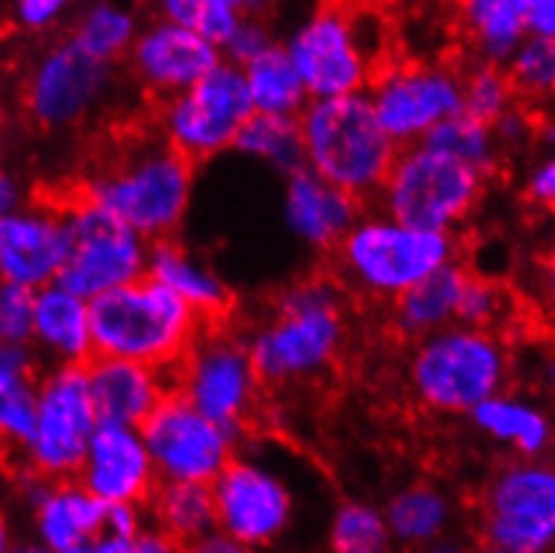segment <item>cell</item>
<instances>
[{"label": "cell", "mask_w": 555, "mask_h": 553, "mask_svg": "<svg viewBox=\"0 0 555 553\" xmlns=\"http://www.w3.org/2000/svg\"><path fill=\"white\" fill-rule=\"evenodd\" d=\"M524 16L529 36L555 38V0H529Z\"/></svg>", "instance_id": "cell-48"}, {"label": "cell", "mask_w": 555, "mask_h": 553, "mask_svg": "<svg viewBox=\"0 0 555 553\" xmlns=\"http://www.w3.org/2000/svg\"><path fill=\"white\" fill-rule=\"evenodd\" d=\"M467 420L480 438L515 456H547L555 446L551 409L507 387L480 400Z\"/></svg>", "instance_id": "cell-25"}, {"label": "cell", "mask_w": 555, "mask_h": 553, "mask_svg": "<svg viewBox=\"0 0 555 553\" xmlns=\"http://www.w3.org/2000/svg\"><path fill=\"white\" fill-rule=\"evenodd\" d=\"M94 355L172 371L207 320L151 274L89 301Z\"/></svg>", "instance_id": "cell-7"}, {"label": "cell", "mask_w": 555, "mask_h": 553, "mask_svg": "<svg viewBox=\"0 0 555 553\" xmlns=\"http://www.w3.org/2000/svg\"><path fill=\"white\" fill-rule=\"evenodd\" d=\"M145 516L167 532L178 549L194 551L207 535L218 529L209 484L158 481L145 505Z\"/></svg>", "instance_id": "cell-30"}, {"label": "cell", "mask_w": 555, "mask_h": 553, "mask_svg": "<svg viewBox=\"0 0 555 553\" xmlns=\"http://www.w3.org/2000/svg\"><path fill=\"white\" fill-rule=\"evenodd\" d=\"M196 165L162 134L138 138L100 169L81 194L132 226L149 242L178 236L191 213Z\"/></svg>", "instance_id": "cell-3"}, {"label": "cell", "mask_w": 555, "mask_h": 553, "mask_svg": "<svg viewBox=\"0 0 555 553\" xmlns=\"http://www.w3.org/2000/svg\"><path fill=\"white\" fill-rule=\"evenodd\" d=\"M169 374L175 393L202 414L240 430L255 420L266 389L245 333L231 329L229 320L204 325Z\"/></svg>", "instance_id": "cell-9"}, {"label": "cell", "mask_w": 555, "mask_h": 553, "mask_svg": "<svg viewBox=\"0 0 555 553\" xmlns=\"http://www.w3.org/2000/svg\"><path fill=\"white\" fill-rule=\"evenodd\" d=\"M327 545L336 553H384L392 549L384 507L365 500H344L327 522Z\"/></svg>", "instance_id": "cell-35"}, {"label": "cell", "mask_w": 555, "mask_h": 553, "mask_svg": "<svg viewBox=\"0 0 555 553\" xmlns=\"http://www.w3.org/2000/svg\"><path fill=\"white\" fill-rule=\"evenodd\" d=\"M78 481L105 505H149L158 476L143 430L100 422L87 446Z\"/></svg>", "instance_id": "cell-20"}, {"label": "cell", "mask_w": 555, "mask_h": 553, "mask_svg": "<svg viewBox=\"0 0 555 553\" xmlns=\"http://www.w3.org/2000/svg\"><path fill=\"white\" fill-rule=\"evenodd\" d=\"M467 274L469 269L456 258L389 301V323L395 333L405 342H416V338L454 325Z\"/></svg>", "instance_id": "cell-27"}, {"label": "cell", "mask_w": 555, "mask_h": 553, "mask_svg": "<svg viewBox=\"0 0 555 553\" xmlns=\"http://www.w3.org/2000/svg\"><path fill=\"white\" fill-rule=\"evenodd\" d=\"M38 369L0 363V446L25 449L36 425Z\"/></svg>", "instance_id": "cell-36"}, {"label": "cell", "mask_w": 555, "mask_h": 553, "mask_svg": "<svg viewBox=\"0 0 555 553\" xmlns=\"http://www.w3.org/2000/svg\"><path fill=\"white\" fill-rule=\"evenodd\" d=\"M524 0H454L456 27L475 60L505 65L526 33Z\"/></svg>", "instance_id": "cell-29"}, {"label": "cell", "mask_w": 555, "mask_h": 553, "mask_svg": "<svg viewBox=\"0 0 555 553\" xmlns=\"http://www.w3.org/2000/svg\"><path fill=\"white\" fill-rule=\"evenodd\" d=\"M245 338L266 389L320 380L347 349V287L322 274L291 282Z\"/></svg>", "instance_id": "cell-1"}, {"label": "cell", "mask_w": 555, "mask_h": 553, "mask_svg": "<svg viewBox=\"0 0 555 553\" xmlns=\"http://www.w3.org/2000/svg\"><path fill=\"white\" fill-rule=\"evenodd\" d=\"M250 116L253 103L242 67L220 60L189 89L162 100L156 129L175 151L202 165L234 151L236 134Z\"/></svg>", "instance_id": "cell-11"}, {"label": "cell", "mask_w": 555, "mask_h": 553, "mask_svg": "<svg viewBox=\"0 0 555 553\" xmlns=\"http://www.w3.org/2000/svg\"><path fill=\"white\" fill-rule=\"evenodd\" d=\"M98 425L87 365H49L38 380L36 425L22 449L30 473L49 481L76 478Z\"/></svg>", "instance_id": "cell-15"}, {"label": "cell", "mask_w": 555, "mask_h": 553, "mask_svg": "<svg viewBox=\"0 0 555 553\" xmlns=\"http://www.w3.org/2000/svg\"><path fill=\"white\" fill-rule=\"evenodd\" d=\"M76 0H11V14L22 30L43 33L65 20Z\"/></svg>", "instance_id": "cell-44"}, {"label": "cell", "mask_w": 555, "mask_h": 553, "mask_svg": "<svg viewBox=\"0 0 555 553\" xmlns=\"http://www.w3.org/2000/svg\"><path fill=\"white\" fill-rule=\"evenodd\" d=\"M274 41L276 38L263 14H242L231 36L220 43V54H223V60L242 67L258 54H263Z\"/></svg>", "instance_id": "cell-42"}, {"label": "cell", "mask_w": 555, "mask_h": 553, "mask_svg": "<svg viewBox=\"0 0 555 553\" xmlns=\"http://www.w3.org/2000/svg\"><path fill=\"white\" fill-rule=\"evenodd\" d=\"M25 202V191H22V183L9 172H0V218L9 216L11 210Z\"/></svg>", "instance_id": "cell-50"}, {"label": "cell", "mask_w": 555, "mask_h": 553, "mask_svg": "<svg viewBox=\"0 0 555 553\" xmlns=\"http://www.w3.org/2000/svg\"><path fill=\"white\" fill-rule=\"evenodd\" d=\"M89 393L100 422L143 427L156 406L172 393V374L158 365L94 355L87 363Z\"/></svg>", "instance_id": "cell-23"}, {"label": "cell", "mask_w": 555, "mask_h": 553, "mask_svg": "<svg viewBox=\"0 0 555 553\" xmlns=\"http://www.w3.org/2000/svg\"><path fill=\"white\" fill-rule=\"evenodd\" d=\"M38 549L49 553H94L107 505L78 478L49 481L33 473L27 489Z\"/></svg>", "instance_id": "cell-21"}, {"label": "cell", "mask_w": 555, "mask_h": 553, "mask_svg": "<svg viewBox=\"0 0 555 553\" xmlns=\"http://www.w3.org/2000/svg\"><path fill=\"white\" fill-rule=\"evenodd\" d=\"M478 532L494 553L555 551V462L515 456L496 467L478 500Z\"/></svg>", "instance_id": "cell-10"}, {"label": "cell", "mask_w": 555, "mask_h": 553, "mask_svg": "<svg viewBox=\"0 0 555 553\" xmlns=\"http://www.w3.org/2000/svg\"><path fill=\"white\" fill-rule=\"evenodd\" d=\"M362 202L338 185L327 183L311 169L285 175L282 221L293 240L317 256H331L352 223L360 218Z\"/></svg>", "instance_id": "cell-22"}, {"label": "cell", "mask_w": 555, "mask_h": 553, "mask_svg": "<svg viewBox=\"0 0 555 553\" xmlns=\"http://www.w3.org/2000/svg\"><path fill=\"white\" fill-rule=\"evenodd\" d=\"M234 9H240L242 14H269L271 9H276L280 0H229Z\"/></svg>", "instance_id": "cell-54"}, {"label": "cell", "mask_w": 555, "mask_h": 553, "mask_svg": "<svg viewBox=\"0 0 555 553\" xmlns=\"http://www.w3.org/2000/svg\"><path fill=\"white\" fill-rule=\"evenodd\" d=\"M534 121L537 118L531 116V113L526 111L520 103H515L513 108H507L494 124H491V127H494L500 149L502 151H518V149H524L526 143H531V140H534Z\"/></svg>", "instance_id": "cell-46"}, {"label": "cell", "mask_w": 555, "mask_h": 553, "mask_svg": "<svg viewBox=\"0 0 555 553\" xmlns=\"http://www.w3.org/2000/svg\"><path fill=\"white\" fill-rule=\"evenodd\" d=\"M169 551H178V545L172 543V538H169L167 532H162L153 522H145L143 529L138 532V538H134L132 553H169Z\"/></svg>", "instance_id": "cell-49"}, {"label": "cell", "mask_w": 555, "mask_h": 553, "mask_svg": "<svg viewBox=\"0 0 555 553\" xmlns=\"http://www.w3.org/2000/svg\"><path fill=\"white\" fill-rule=\"evenodd\" d=\"M113 83V65L94 60L73 38L54 43L33 65L25 103L36 124L65 129L100 108Z\"/></svg>", "instance_id": "cell-17"}, {"label": "cell", "mask_w": 555, "mask_h": 553, "mask_svg": "<svg viewBox=\"0 0 555 553\" xmlns=\"http://www.w3.org/2000/svg\"><path fill=\"white\" fill-rule=\"evenodd\" d=\"M524 196L537 210L555 213V151H545V156L529 167L524 178Z\"/></svg>", "instance_id": "cell-45"}, {"label": "cell", "mask_w": 555, "mask_h": 553, "mask_svg": "<svg viewBox=\"0 0 555 553\" xmlns=\"http://www.w3.org/2000/svg\"><path fill=\"white\" fill-rule=\"evenodd\" d=\"M33 309L36 291L0 280V344L33 342Z\"/></svg>", "instance_id": "cell-41"}, {"label": "cell", "mask_w": 555, "mask_h": 553, "mask_svg": "<svg viewBox=\"0 0 555 553\" xmlns=\"http://www.w3.org/2000/svg\"><path fill=\"white\" fill-rule=\"evenodd\" d=\"M140 430L158 481L212 484L245 443V430L202 414L175 389Z\"/></svg>", "instance_id": "cell-16"}, {"label": "cell", "mask_w": 555, "mask_h": 553, "mask_svg": "<svg viewBox=\"0 0 555 553\" xmlns=\"http://www.w3.org/2000/svg\"><path fill=\"white\" fill-rule=\"evenodd\" d=\"M124 60L145 92L156 100H167L207 76L223 54L218 43L207 41L199 33L156 16L149 25H140Z\"/></svg>", "instance_id": "cell-19"}, {"label": "cell", "mask_w": 555, "mask_h": 553, "mask_svg": "<svg viewBox=\"0 0 555 553\" xmlns=\"http://www.w3.org/2000/svg\"><path fill=\"white\" fill-rule=\"evenodd\" d=\"M65 210L70 226V250L56 282L92 301L113 287L149 274L153 242L138 234L132 226L87 194L67 202Z\"/></svg>", "instance_id": "cell-13"}, {"label": "cell", "mask_w": 555, "mask_h": 553, "mask_svg": "<svg viewBox=\"0 0 555 553\" xmlns=\"http://www.w3.org/2000/svg\"><path fill=\"white\" fill-rule=\"evenodd\" d=\"M534 140L545 151H555V116H545L534 121Z\"/></svg>", "instance_id": "cell-53"}, {"label": "cell", "mask_w": 555, "mask_h": 553, "mask_svg": "<svg viewBox=\"0 0 555 553\" xmlns=\"http://www.w3.org/2000/svg\"><path fill=\"white\" fill-rule=\"evenodd\" d=\"M489 175L427 143L398 151L373 205L418 229L456 234L478 213Z\"/></svg>", "instance_id": "cell-8"}, {"label": "cell", "mask_w": 555, "mask_h": 553, "mask_svg": "<svg viewBox=\"0 0 555 553\" xmlns=\"http://www.w3.org/2000/svg\"><path fill=\"white\" fill-rule=\"evenodd\" d=\"M149 274L178 293L207 323H223L234 312V291L225 276L215 272L204 258L180 245L178 236L153 242Z\"/></svg>", "instance_id": "cell-26"}, {"label": "cell", "mask_w": 555, "mask_h": 553, "mask_svg": "<svg viewBox=\"0 0 555 553\" xmlns=\"http://www.w3.org/2000/svg\"><path fill=\"white\" fill-rule=\"evenodd\" d=\"M384 132L405 145L424 143L433 127L462 111V67L440 60L389 56L365 89Z\"/></svg>", "instance_id": "cell-14"}, {"label": "cell", "mask_w": 555, "mask_h": 553, "mask_svg": "<svg viewBox=\"0 0 555 553\" xmlns=\"http://www.w3.org/2000/svg\"><path fill=\"white\" fill-rule=\"evenodd\" d=\"M515 103L518 98L505 65L475 60L467 70H462V111L494 124Z\"/></svg>", "instance_id": "cell-38"}, {"label": "cell", "mask_w": 555, "mask_h": 553, "mask_svg": "<svg viewBox=\"0 0 555 553\" xmlns=\"http://www.w3.org/2000/svg\"><path fill=\"white\" fill-rule=\"evenodd\" d=\"M392 543L403 549H433L449 538L454 527V498L443 487L429 481H413L392 492L384 502Z\"/></svg>", "instance_id": "cell-28"}, {"label": "cell", "mask_w": 555, "mask_h": 553, "mask_svg": "<svg viewBox=\"0 0 555 553\" xmlns=\"http://www.w3.org/2000/svg\"><path fill=\"white\" fill-rule=\"evenodd\" d=\"M524 3H529V0H524Z\"/></svg>", "instance_id": "cell-56"}, {"label": "cell", "mask_w": 555, "mask_h": 553, "mask_svg": "<svg viewBox=\"0 0 555 553\" xmlns=\"http://www.w3.org/2000/svg\"><path fill=\"white\" fill-rule=\"evenodd\" d=\"M304 167L371 205L398 156L365 92L311 98L298 113Z\"/></svg>", "instance_id": "cell-6"}, {"label": "cell", "mask_w": 555, "mask_h": 553, "mask_svg": "<svg viewBox=\"0 0 555 553\" xmlns=\"http://www.w3.org/2000/svg\"><path fill=\"white\" fill-rule=\"evenodd\" d=\"M509 312V296L505 285L478 272H469L459 298V320L456 323L475 325V329L494 331Z\"/></svg>", "instance_id": "cell-40"}, {"label": "cell", "mask_w": 555, "mask_h": 553, "mask_svg": "<svg viewBox=\"0 0 555 553\" xmlns=\"http://www.w3.org/2000/svg\"><path fill=\"white\" fill-rule=\"evenodd\" d=\"M149 522L143 505H107L105 527L94 545V553H132L134 538Z\"/></svg>", "instance_id": "cell-43"}, {"label": "cell", "mask_w": 555, "mask_h": 553, "mask_svg": "<svg viewBox=\"0 0 555 553\" xmlns=\"http://www.w3.org/2000/svg\"><path fill=\"white\" fill-rule=\"evenodd\" d=\"M242 76L255 113L298 118L311 100L301 73L296 70L282 41H274L263 54L242 65Z\"/></svg>", "instance_id": "cell-31"}, {"label": "cell", "mask_w": 555, "mask_h": 553, "mask_svg": "<svg viewBox=\"0 0 555 553\" xmlns=\"http://www.w3.org/2000/svg\"><path fill=\"white\" fill-rule=\"evenodd\" d=\"M520 371L526 374L529 385L545 398L555 400V342L537 344L526 352Z\"/></svg>", "instance_id": "cell-47"}, {"label": "cell", "mask_w": 555, "mask_h": 553, "mask_svg": "<svg viewBox=\"0 0 555 553\" xmlns=\"http://www.w3.org/2000/svg\"><path fill=\"white\" fill-rule=\"evenodd\" d=\"M158 20L189 27L212 43H223L240 22L242 11L229 0H151Z\"/></svg>", "instance_id": "cell-39"}, {"label": "cell", "mask_w": 555, "mask_h": 553, "mask_svg": "<svg viewBox=\"0 0 555 553\" xmlns=\"http://www.w3.org/2000/svg\"><path fill=\"white\" fill-rule=\"evenodd\" d=\"M234 151L245 159L276 169L280 175L296 172L304 167V140L298 118L253 111V116L236 134Z\"/></svg>", "instance_id": "cell-32"}, {"label": "cell", "mask_w": 555, "mask_h": 553, "mask_svg": "<svg viewBox=\"0 0 555 553\" xmlns=\"http://www.w3.org/2000/svg\"><path fill=\"white\" fill-rule=\"evenodd\" d=\"M518 103L540 105L555 100V38L526 36L505 62Z\"/></svg>", "instance_id": "cell-37"}, {"label": "cell", "mask_w": 555, "mask_h": 553, "mask_svg": "<svg viewBox=\"0 0 555 553\" xmlns=\"http://www.w3.org/2000/svg\"><path fill=\"white\" fill-rule=\"evenodd\" d=\"M140 20L132 5L121 0H98L73 27V41L105 65H116L132 49Z\"/></svg>", "instance_id": "cell-33"}, {"label": "cell", "mask_w": 555, "mask_h": 553, "mask_svg": "<svg viewBox=\"0 0 555 553\" xmlns=\"http://www.w3.org/2000/svg\"><path fill=\"white\" fill-rule=\"evenodd\" d=\"M218 529L240 551H260L282 543L296 522V492L280 467L263 454L240 449L209 484Z\"/></svg>", "instance_id": "cell-12"}, {"label": "cell", "mask_w": 555, "mask_h": 553, "mask_svg": "<svg viewBox=\"0 0 555 553\" xmlns=\"http://www.w3.org/2000/svg\"><path fill=\"white\" fill-rule=\"evenodd\" d=\"M429 149H438L443 154L454 156L462 165L480 169L483 175H494L500 169L502 149L496 143L494 127L483 118L473 116L467 111H459L454 116L443 118L433 132L424 138Z\"/></svg>", "instance_id": "cell-34"}, {"label": "cell", "mask_w": 555, "mask_h": 553, "mask_svg": "<svg viewBox=\"0 0 555 553\" xmlns=\"http://www.w3.org/2000/svg\"><path fill=\"white\" fill-rule=\"evenodd\" d=\"M389 27L371 9L322 0L287 33L282 47L301 73L309 98L365 92L389 60Z\"/></svg>", "instance_id": "cell-4"}, {"label": "cell", "mask_w": 555, "mask_h": 553, "mask_svg": "<svg viewBox=\"0 0 555 553\" xmlns=\"http://www.w3.org/2000/svg\"><path fill=\"white\" fill-rule=\"evenodd\" d=\"M194 551H202V553H240V545H236L234 540L229 538V535H223L220 529H215V532L207 535V538H204Z\"/></svg>", "instance_id": "cell-51"}, {"label": "cell", "mask_w": 555, "mask_h": 553, "mask_svg": "<svg viewBox=\"0 0 555 553\" xmlns=\"http://www.w3.org/2000/svg\"><path fill=\"white\" fill-rule=\"evenodd\" d=\"M545 301L547 307H551V312L555 314V236L545 253Z\"/></svg>", "instance_id": "cell-52"}, {"label": "cell", "mask_w": 555, "mask_h": 553, "mask_svg": "<svg viewBox=\"0 0 555 553\" xmlns=\"http://www.w3.org/2000/svg\"><path fill=\"white\" fill-rule=\"evenodd\" d=\"M515 358L491 329L454 323L411 342L405 382L429 414L467 416L480 400L509 385Z\"/></svg>", "instance_id": "cell-5"}, {"label": "cell", "mask_w": 555, "mask_h": 553, "mask_svg": "<svg viewBox=\"0 0 555 553\" xmlns=\"http://www.w3.org/2000/svg\"><path fill=\"white\" fill-rule=\"evenodd\" d=\"M11 545H14V540H11V527L9 522H5L3 513H0V553L11 551Z\"/></svg>", "instance_id": "cell-55"}, {"label": "cell", "mask_w": 555, "mask_h": 553, "mask_svg": "<svg viewBox=\"0 0 555 553\" xmlns=\"http://www.w3.org/2000/svg\"><path fill=\"white\" fill-rule=\"evenodd\" d=\"M30 344L49 365H87L94 358L89 298L62 282L38 287Z\"/></svg>", "instance_id": "cell-24"}, {"label": "cell", "mask_w": 555, "mask_h": 553, "mask_svg": "<svg viewBox=\"0 0 555 553\" xmlns=\"http://www.w3.org/2000/svg\"><path fill=\"white\" fill-rule=\"evenodd\" d=\"M70 250L65 205L22 202L0 218V280L30 291L56 282Z\"/></svg>", "instance_id": "cell-18"}, {"label": "cell", "mask_w": 555, "mask_h": 553, "mask_svg": "<svg viewBox=\"0 0 555 553\" xmlns=\"http://www.w3.org/2000/svg\"><path fill=\"white\" fill-rule=\"evenodd\" d=\"M459 253L462 242L451 231L418 229L365 205L331 256L347 291L389 304L435 269L456 261Z\"/></svg>", "instance_id": "cell-2"}]
</instances>
